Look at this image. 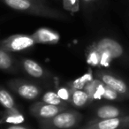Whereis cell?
<instances>
[{"label":"cell","instance_id":"6da1fadb","mask_svg":"<svg viewBox=\"0 0 129 129\" xmlns=\"http://www.w3.org/2000/svg\"><path fill=\"white\" fill-rule=\"evenodd\" d=\"M90 45L98 53V67H108L115 63L129 68V47L117 38L103 36Z\"/></svg>","mask_w":129,"mask_h":129},{"label":"cell","instance_id":"7a4b0ae2","mask_svg":"<svg viewBox=\"0 0 129 129\" xmlns=\"http://www.w3.org/2000/svg\"><path fill=\"white\" fill-rule=\"evenodd\" d=\"M0 1H2L8 7L27 14L57 20H68V16L61 11L54 9L47 4L36 0H0Z\"/></svg>","mask_w":129,"mask_h":129},{"label":"cell","instance_id":"3957f363","mask_svg":"<svg viewBox=\"0 0 129 129\" xmlns=\"http://www.w3.org/2000/svg\"><path fill=\"white\" fill-rule=\"evenodd\" d=\"M83 116L75 110L67 109L48 119H39L40 129H75Z\"/></svg>","mask_w":129,"mask_h":129},{"label":"cell","instance_id":"277c9868","mask_svg":"<svg viewBox=\"0 0 129 129\" xmlns=\"http://www.w3.org/2000/svg\"><path fill=\"white\" fill-rule=\"evenodd\" d=\"M95 78L106 86L118 92L124 99H129V83L116 74L104 69H98L95 73Z\"/></svg>","mask_w":129,"mask_h":129},{"label":"cell","instance_id":"5b68a950","mask_svg":"<svg viewBox=\"0 0 129 129\" xmlns=\"http://www.w3.org/2000/svg\"><path fill=\"white\" fill-rule=\"evenodd\" d=\"M7 87L19 96L27 100H35L42 94V88L36 83L24 79H13L6 83Z\"/></svg>","mask_w":129,"mask_h":129},{"label":"cell","instance_id":"8992f818","mask_svg":"<svg viewBox=\"0 0 129 129\" xmlns=\"http://www.w3.org/2000/svg\"><path fill=\"white\" fill-rule=\"evenodd\" d=\"M36 44L31 35L16 34L0 41V47L9 52H22L30 50Z\"/></svg>","mask_w":129,"mask_h":129},{"label":"cell","instance_id":"52a82bcc","mask_svg":"<svg viewBox=\"0 0 129 129\" xmlns=\"http://www.w3.org/2000/svg\"><path fill=\"white\" fill-rule=\"evenodd\" d=\"M81 129H129V115L106 119H91Z\"/></svg>","mask_w":129,"mask_h":129},{"label":"cell","instance_id":"ba28073f","mask_svg":"<svg viewBox=\"0 0 129 129\" xmlns=\"http://www.w3.org/2000/svg\"><path fill=\"white\" fill-rule=\"evenodd\" d=\"M67 109V106L64 105H53L46 104L43 101L36 102L30 106L29 112L34 118L39 119H48L56 116L58 113Z\"/></svg>","mask_w":129,"mask_h":129},{"label":"cell","instance_id":"9c48e42d","mask_svg":"<svg viewBox=\"0 0 129 129\" xmlns=\"http://www.w3.org/2000/svg\"><path fill=\"white\" fill-rule=\"evenodd\" d=\"M129 115L128 111L120 106L115 104H105L98 106L94 113V118L92 119H106V118H118Z\"/></svg>","mask_w":129,"mask_h":129},{"label":"cell","instance_id":"30bf717a","mask_svg":"<svg viewBox=\"0 0 129 129\" xmlns=\"http://www.w3.org/2000/svg\"><path fill=\"white\" fill-rule=\"evenodd\" d=\"M19 64L20 69H22L26 74L33 78L44 79L50 76V74L41 64L31 58H21L19 60Z\"/></svg>","mask_w":129,"mask_h":129},{"label":"cell","instance_id":"8fae6325","mask_svg":"<svg viewBox=\"0 0 129 129\" xmlns=\"http://www.w3.org/2000/svg\"><path fill=\"white\" fill-rule=\"evenodd\" d=\"M32 37L37 43L48 45H55L60 41V35L56 31L47 27H41L36 30L32 35Z\"/></svg>","mask_w":129,"mask_h":129},{"label":"cell","instance_id":"7c38bea8","mask_svg":"<svg viewBox=\"0 0 129 129\" xmlns=\"http://www.w3.org/2000/svg\"><path fill=\"white\" fill-rule=\"evenodd\" d=\"M0 70L10 74H18L20 70L19 60H16L11 52L0 47Z\"/></svg>","mask_w":129,"mask_h":129},{"label":"cell","instance_id":"4fadbf2b","mask_svg":"<svg viewBox=\"0 0 129 129\" xmlns=\"http://www.w3.org/2000/svg\"><path fill=\"white\" fill-rule=\"evenodd\" d=\"M104 88H105V84L103 83L100 80L97 78L93 79L91 81L88 83L83 88V90L87 92V94L89 96L90 100L92 102L96 100H101L103 99V95L104 92Z\"/></svg>","mask_w":129,"mask_h":129},{"label":"cell","instance_id":"5bb4252c","mask_svg":"<svg viewBox=\"0 0 129 129\" xmlns=\"http://www.w3.org/2000/svg\"><path fill=\"white\" fill-rule=\"evenodd\" d=\"M25 121V117L19 109H6L0 118V125L11 124L20 125Z\"/></svg>","mask_w":129,"mask_h":129},{"label":"cell","instance_id":"9a60e30c","mask_svg":"<svg viewBox=\"0 0 129 129\" xmlns=\"http://www.w3.org/2000/svg\"><path fill=\"white\" fill-rule=\"evenodd\" d=\"M70 89V99L69 103L74 107L83 108L85 106L88 105L92 101L90 100L89 96L87 94V92L83 89Z\"/></svg>","mask_w":129,"mask_h":129},{"label":"cell","instance_id":"2e32d148","mask_svg":"<svg viewBox=\"0 0 129 129\" xmlns=\"http://www.w3.org/2000/svg\"><path fill=\"white\" fill-rule=\"evenodd\" d=\"M0 104L5 109H19L11 93L2 86H0Z\"/></svg>","mask_w":129,"mask_h":129},{"label":"cell","instance_id":"e0dca14e","mask_svg":"<svg viewBox=\"0 0 129 129\" xmlns=\"http://www.w3.org/2000/svg\"><path fill=\"white\" fill-rule=\"evenodd\" d=\"M93 79L94 78L92 76V74L87 73V74H85L81 77L68 82L67 83V87L69 88H73V89H83L85 88V86Z\"/></svg>","mask_w":129,"mask_h":129},{"label":"cell","instance_id":"ac0fdd59","mask_svg":"<svg viewBox=\"0 0 129 129\" xmlns=\"http://www.w3.org/2000/svg\"><path fill=\"white\" fill-rule=\"evenodd\" d=\"M42 101L46 103V104H53V105H64V106L68 105V104L67 102L63 101L58 96L57 92H54V91H48L43 94V97H42Z\"/></svg>","mask_w":129,"mask_h":129},{"label":"cell","instance_id":"d6986e66","mask_svg":"<svg viewBox=\"0 0 129 129\" xmlns=\"http://www.w3.org/2000/svg\"><path fill=\"white\" fill-rule=\"evenodd\" d=\"M103 99L106 101H111V102H118V101H123L125 99L114 89L111 88L110 87L106 86L104 88V92L103 95Z\"/></svg>","mask_w":129,"mask_h":129},{"label":"cell","instance_id":"ffe728a7","mask_svg":"<svg viewBox=\"0 0 129 129\" xmlns=\"http://www.w3.org/2000/svg\"><path fill=\"white\" fill-rule=\"evenodd\" d=\"M64 8L71 13H75L79 10V0H63Z\"/></svg>","mask_w":129,"mask_h":129},{"label":"cell","instance_id":"44dd1931","mask_svg":"<svg viewBox=\"0 0 129 129\" xmlns=\"http://www.w3.org/2000/svg\"><path fill=\"white\" fill-rule=\"evenodd\" d=\"M57 94L63 101L69 103L70 99V89L68 87H61L57 90Z\"/></svg>","mask_w":129,"mask_h":129},{"label":"cell","instance_id":"7402d4cb","mask_svg":"<svg viewBox=\"0 0 129 129\" xmlns=\"http://www.w3.org/2000/svg\"><path fill=\"white\" fill-rule=\"evenodd\" d=\"M6 129H28V128L20 125H10L9 127H7Z\"/></svg>","mask_w":129,"mask_h":129},{"label":"cell","instance_id":"603a6c76","mask_svg":"<svg viewBox=\"0 0 129 129\" xmlns=\"http://www.w3.org/2000/svg\"><path fill=\"white\" fill-rule=\"evenodd\" d=\"M96 0H81V2L84 3L86 5H89V4H92V3L95 2Z\"/></svg>","mask_w":129,"mask_h":129},{"label":"cell","instance_id":"cb8c5ba5","mask_svg":"<svg viewBox=\"0 0 129 129\" xmlns=\"http://www.w3.org/2000/svg\"><path fill=\"white\" fill-rule=\"evenodd\" d=\"M36 1H39V2H42V3H44V4H47L46 0H36Z\"/></svg>","mask_w":129,"mask_h":129}]
</instances>
